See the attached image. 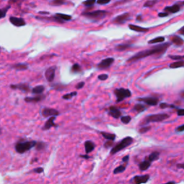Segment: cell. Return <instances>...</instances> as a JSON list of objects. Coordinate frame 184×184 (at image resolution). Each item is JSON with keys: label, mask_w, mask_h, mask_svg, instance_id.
Masks as SVG:
<instances>
[{"label": "cell", "mask_w": 184, "mask_h": 184, "mask_svg": "<svg viewBox=\"0 0 184 184\" xmlns=\"http://www.w3.org/2000/svg\"><path fill=\"white\" fill-rule=\"evenodd\" d=\"M150 130H151V127H150V126H146V127H141L140 130H138V132L140 134H145L148 132V131H150Z\"/></svg>", "instance_id": "38"}, {"label": "cell", "mask_w": 184, "mask_h": 184, "mask_svg": "<svg viewBox=\"0 0 184 184\" xmlns=\"http://www.w3.org/2000/svg\"><path fill=\"white\" fill-rule=\"evenodd\" d=\"M112 145H113V141H108V142H106L104 143V147H107V148L112 147Z\"/></svg>", "instance_id": "47"}, {"label": "cell", "mask_w": 184, "mask_h": 184, "mask_svg": "<svg viewBox=\"0 0 184 184\" xmlns=\"http://www.w3.org/2000/svg\"><path fill=\"white\" fill-rule=\"evenodd\" d=\"M9 22H10L13 25L16 27H22L26 25L25 21L22 18L15 17H9Z\"/></svg>", "instance_id": "13"}, {"label": "cell", "mask_w": 184, "mask_h": 184, "mask_svg": "<svg viewBox=\"0 0 184 184\" xmlns=\"http://www.w3.org/2000/svg\"><path fill=\"white\" fill-rule=\"evenodd\" d=\"M170 45L171 44L170 43H164L160 44L158 45L155 46V47L151 48L150 49L139 51L137 53H136L129 59H127V62L134 63L150 56H157L158 57H160V56H162V55L166 52V51L170 47Z\"/></svg>", "instance_id": "1"}, {"label": "cell", "mask_w": 184, "mask_h": 184, "mask_svg": "<svg viewBox=\"0 0 184 184\" xmlns=\"http://www.w3.org/2000/svg\"><path fill=\"white\" fill-rule=\"evenodd\" d=\"M55 119H56V117H50V118L48 119V120L47 122H45V124L44 125L43 130H49V129H51L52 127H55V126H56V125L54 122Z\"/></svg>", "instance_id": "19"}, {"label": "cell", "mask_w": 184, "mask_h": 184, "mask_svg": "<svg viewBox=\"0 0 184 184\" xmlns=\"http://www.w3.org/2000/svg\"><path fill=\"white\" fill-rule=\"evenodd\" d=\"M95 3H96L95 0H88V1H84V3H83V4H84V5L87 6H92L94 5Z\"/></svg>", "instance_id": "41"}, {"label": "cell", "mask_w": 184, "mask_h": 184, "mask_svg": "<svg viewBox=\"0 0 184 184\" xmlns=\"http://www.w3.org/2000/svg\"><path fill=\"white\" fill-rule=\"evenodd\" d=\"M180 6H179L178 4H175L171 6H166V7L164 8V12H166L168 13V14H169V13L174 14V13H176L180 11Z\"/></svg>", "instance_id": "15"}, {"label": "cell", "mask_w": 184, "mask_h": 184, "mask_svg": "<svg viewBox=\"0 0 184 184\" xmlns=\"http://www.w3.org/2000/svg\"><path fill=\"white\" fill-rule=\"evenodd\" d=\"M81 71V68L79 64L75 63L74 65H73L72 67H71V71L73 73H79Z\"/></svg>", "instance_id": "35"}, {"label": "cell", "mask_w": 184, "mask_h": 184, "mask_svg": "<svg viewBox=\"0 0 184 184\" xmlns=\"http://www.w3.org/2000/svg\"><path fill=\"white\" fill-rule=\"evenodd\" d=\"M12 68L13 69H16V70L18 71H23V70H26L27 69L28 66L27 64L25 63H17L15 65L12 66Z\"/></svg>", "instance_id": "28"}, {"label": "cell", "mask_w": 184, "mask_h": 184, "mask_svg": "<svg viewBox=\"0 0 184 184\" xmlns=\"http://www.w3.org/2000/svg\"><path fill=\"white\" fill-rule=\"evenodd\" d=\"M159 157H160V152L155 151L152 152L151 154L148 156V158H147V160H149L150 162L155 161V160H158Z\"/></svg>", "instance_id": "25"}, {"label": "cell", "mask_w": 184, "mask_h": 184, "mask_svg": "<svg viewBox=\"0 0 184 184\" xmlns=\"http://www.w3.org/2000/svg\"><path fill=\"white\" fill-rule=\"evenodd\" d=\"M85 85V83L84 82H80V83H79V84H77V85H76V88L77 89H82L83 87H84V86Z\"/></svg>", "instance_id": "49"}, {"label": "cell", "mask_w": 184, "mask_h": 184, "mask_svg": "<svg viewBox=\"0 0 184 184\" xmlns=\"http://www.w3.org/2000/svg\"><path fill=\"white\" fill-rule=\"evenodd\" d=\"M177 114L179 117H183L184 116V109H178L177 110Z\"/></svg>", "instance_id": "46"}, {"label": "cell", "mask_w": 184, "mask_h": 184, "mask_svg": "<svg viewBox=\"0 0 184 184\" xmlns=\"http://www.w3.org/2000/svg\"><path fill=\"white\" fill-rule=\"evenodd\" d=\"M169 117H170V115H168V114H165V113L150 114V115H148L147 117H145V118H144L141 125H146L150 123H153V122H162V121L165 120V119H168Z\"/></svg>", "instance_id": "2"}, {"label": "cell", "mask_w": 184, "mask_h": 184, "mask_svg": "<svg viewBox=\"0 0 184 184\" xmlns=\"http://www.w3.org/2000/svg\"><path fill=\"white\" fill-rule=\"evenodd\" d=\"M132 120V117L130 116H123V117H121V121H122V123L127 125L130 122V121Z\"/></svg>", "instance_id": "34"}, {"label": "cell", "mask_w": 184, "mask_h": 184, "mask_svg": "<svg viewBox=\"0 0 184 184\" xmlns=\"http://www.w3.org/2000/svg\"><path fill=\"white\" fill-rule=\"evenodd\" d=\"M164 184H175V181H168V182H167V183H165Z\"/></svg>", "instance_id": "57"}, {"label": "cell", "mask_w": 184, "mask_h": 184, "mask_svg": "<svg viewBox=\"0 0 184 184\" xmlns=\"http://www.w3.org/2000/svg\"><path fill=\"white\" fill-rule=\"evenodd\" d=\"M100 134L102 135L106 140H108L109 141H114L116 138V135L112 133H109V132H101Z\"/></svg>", "instance_id": "23"}, {"label": "cell", "mask_w": 184, "mask_h": 184, "mask_svg": "<svg viewBox=\"0 0 184 184\" xmlns=\"http://www.w3.org/2000/svg\"><path fill=\"white\" fill-rule=\"evenodd\" d=\"M80 157H83V158H85V159L90 158V156H89V155H81Z\"/></svg>", "instance_id": "55"}, {"label": "cell", "mask_w": 184, "mask_h": 184, "mask_svg": "<svg viewBox=\"0 0 184 184\" xmlns=\"http://www.w3.org/2000/svg\"><path fill=\"white\" fill-rule=\"evenodd\" d=\"M176 167L178 168H181V169H184V162L183 163H178L176 165Z\"/></svg>", "instance_id": "53"}, {"label": "cell", "mask_w": 184, "mask_h": 184, "mask_svg": "<svg viewBox=\"0 0 184 184\" xmlns=\"http://www.w3.org/2000/svg\"><path fill=\"white\" fill-rule=\"evenodd\" d=\"M149 179H150V175L148 174L142 175H136L133 178V181L135 184H144L146 183Z\"/></svg>", "instance_id": "12"}, {"label": "cell", "mask_w": 184, "mask_h": 184, "mask_svg": "<svg viewBox=\"0 0 184 184\" xmlns=\"http://www.w3.org/2000/svg\"><path fill=\"white\" fill-rule=\"evenodd\" d=\"M108 11L105 10H96L93 12H84L82 13V15L85 16L89 19L94 21H98L101 19H103L108 14Z\"/></svg>", "instance_id": "5"}, {"label": "cell", "mask_w": 184, "mask_h": 184, "mask_svg": "<svg viewBox=\"0 0 184 184\" xmlns=\"http://www.w3.org/2000/svg\"><path fill=\"white\" fill-rule=\"evenodd\" d=\"M56 17L58 18L59 19L62 20L63 22H65V21H69L71 19V16L69 15V14H61V13H57L56 14Z\"/></svg>", "instance_id": "24"}, {"label": "cell", "mask_w": 184, "mask_h": 184, "mask_svg": "<svg viewBox=\"0 0 184 184\" xmlns=\"http://www.w3.org/2000/svg\"><path fill=\"white\" fill-rule=\"evenodd\" d=\"M150 166H151V162L149 160H145L139 164V169L141 171H145V170H147Z\"/></svg>", "instance_id": "20"}, {"label": "cell", "mask_w": 184, "mask_h": 184, "mask_svg": "<svg viewBox=\"0 0 184 184\" xmlns=\"http://www.w3.org/2000/svg\"><path fill=\"white\" fill-rule=\"evenodd\" d=\"M35 147L37 150H43L45 147V143H44V142H37V144H36V145H35Z\"/></svg>", "instance_id": "40"}, {"label": "cell", "mask_w": 184, "mask_h": 184, "mask_svg": "<svg viewBox=\"0 0 184 184\" xmlns=\"http://www.w3.org/2000/svg\"><path fill=\"white\" fill-rule=\"evenodd\" d=\"M140 19H142V16H141V15H138V16H137V20H140Z\"/></svg>", "instance_id": "58"}, {"label": "cell", "mask_w": 184, "mask_h": 184, "mask_svg": "<svg viewBox=\"0 0 184 184\" xmlns=\"http://www.w3.org/2000/svg\"><path fill=\"white\" fill-rule=\"evenodd\" d=\"M108 114L114 119H119L121 117V115H122L121 111L117 107H114V106L109 107Z\"/></svg>", "instance_id": "14"}, {"label": "cell", "mask_w": 184, "mask_h": 184, "mask_svg": "<svg viewBox=\"0 0 184 184\" xmlns=\"http://www.w3.org/2000/svg\"><path fill=\"white\" fill-rule=\"evenodd\" d=\"M65 1H62V0H55L52 2L53 4H55V5H61V4H65Z\"/></svg>", "instance_id": "45"}, {"label": "cell", "mask_w": 184, "mask_h": 184, "mask_svg": "<svg viewBox=\"0 0 184 184\" xmlns=\"http://www.w3.org/2000/svg\"><path fill=\"white\" fill-rule=\"evenodd\" d=\"M132 142H133V138L132 137H126L123 140H121L118 144H117L115 146L112 147L110 154L111 155H114V154L117 153L118 152L132 145Z\"/></svg>", "instance_id": "3"}, {"label": "cell", "mask_w": 184, "mask_h": 184, "mask_svg": "<svg viewBox=\"0 0 184 184\" xmlns=\"http://www.w3.org/2000/svg\"><path fill=\"white\" fill-rule=\"evenodd\" d=\"M168 13L166 12H160L158 13V17H167L168 16Z\"/></svg>", "instance_id": "51"}, {"label": "cell", "mask_w": 184, "mask_h": 184, "mask_svg": "<svg viewBox=\"0 0 184 184\" xmlns=\"http://www.w3.org/2000/svg\"><path fill=\"white\" fill-rule=\"evenodd\" d=\"M59 112L55 109L44 108L42 111V114L44 117H56L59 115Z\"/></svg>", "instance_id": "11"}, {"label": "cell", "mask_w": 184, "mask_h": 184, "mask_svg": "<svg viewBox=\"0 0 184 184\" xmlns=\"http://www.w3.org/2000/svg\"><path fill=\"white\" fill-rule=\"evenodd\" d=\"M125 169H126V165H121L114 169L113 173L114 174H119L121 173H123V172L125 170Z\"/></svg>", "instance_id": "32"}, {"label": "cell", "mask_w": 184, "mask_h": 184, "mask_svg": "<svg viewBox=\"0 0 184 184\" xmlns=\"http://www.w3.org/2000/svg\"><path fill=\"white\" fill-rule=\"evenodd\" d=\"M137 101L139 102H142L147 105L149 106H156L157 105L159 102V99L157 97H142V98H137Z\"/></svg>", "instance_id": "7"}, {"label": "cell", "mask_w": 184, "mask_h": 184, "mask_svg": "<svg viewBox=\"0 0 184 184\" xmlns=\"http://www.w3.org/2000/svg\"><path fill=\"white\" fill-rule=\"evenodd\" d=\"M84 147H85V151L86 153L89 154L92 152L93 150L95 148V144L90 140L86 141L84 143Z\"/></svg>", "instance_id": "18"}, {"label": "cell", "mask_w": 184, "mask_h": 184, "mask_svg": "<svg viewBox=\"0 0 184 184\" xmlns=\"http://www.w3.org/2000/svg\"><path fill=\"white\" fill-rule=\"evenodd\" d=\"M77 95V92H71L70 93V94H65V95L63 96V99H66V100H68V99H72L73 97H75V96Z\"/></svg>", "instance_id": "36"}, {"label": "cell", "mask_w": 184, "mask_h": 184, "mask_svg": "<svg viewBox=\"0 0 184 184\" xmlns=\"http://www.w3.org/2000/svg\"><path fill=\"white\" fill-rule=\"evenodd\" d=\"M114 62V58H107L102 60V61L97 65V68L99 70H104V69L110 67V66L113 64Z\"/></svg>", "instance_id": "8"}, {"label": "cell", "mask_w": 184, "mask_h": 184, "mask_svg": "<svg viewBox=\"0 0 184 184\" xmlns=\"http://www.w3.org/2000/svg\"><path fill=\"white\" fill-rule=\"evenodd\" d=\"M180 3H181V4H183V5H184V1H182V2H180Z\"/></svg>", "instance_id": "60"}, {"label": "cell", "mask_w": 184, "mask_h": 184, "mask_svg": "<svg viewBox=\"0 0 184 184\" xmlns=\"http://www.w3.org/2000/svg\"><path fill=\"white\" fill-rule=\"evenodd\" d=\"M157 0H149V1H147L144 4L143 6L144 7H152L155 5V4H157Z\"/></svg>", "instance_id": "33"}, {"label": "cell", "mask_w": 184, "mask_h": 184, "mask_svg": "<svg viewBox=\"0 0 184 184\" xmlns=\"http://www.w3.org/2000/svg\"><path fill=\"white\" fill-rule=\"evenodd\" d=\"M160 107L161 109H165V108H167V107L175 108V106L173 105V104H168L167 103H161V104H160Z\"/></svg>", "instance_id": "42"}, {"label": "cell", "mask_w": 184, "mask_h": 184, "mask_svg": "<svg viewBox=\"0 0 184 184\" xmlns=\"http://www.w3.org/2000/svg\"><path fill=\"white\" fill-rule=\"evenodd\" d=\"M56 67H55V66L50 67L46 70L45 75L46 79H47L48 82H52L54 80L55 76H56Z\"/></svg>", "instance_id": "10"}, {"label": "cell", "mask_w": 184, "mask_h": 184, "mask_svg": "<svg viewBox=\"0 0 184 184\" xmlns=\"http://www.w3.org/2000/svg\"><path fill=\"white\" fill-rule=\"evenodd\" d=\"M131 45L130 44H128V43H123V44H119V45H117V46H116L115 48V50L116 51H125V50L130 48H131Z\"/></svg>", "instance_id": "27"}, {"label": "cell", "mask_w": 184, "mask_h": 184, "mask_svg": "<svg viewBox=\"0 0 184 184\" xmlns=\"http://www.w3.org/2000/svg\"><path fill=\"white\" fill-rule=\"evenodd\" d=\"M40 14H49V12H40Z\"/></svg>", "instance_id": "59"}, {"label": "cell", "mask_w": 184, "mask_h": 184, "mask_svg": "<svg viewBox=\"0 0 184 184\" xmlns=\"http://www.w3.org/2000/svg\"><path fill=\"white\" fill-rule=\"evenodd\" d=\"M10 87L11 89H19V90L25 92H29L30 90V87L26 84H15V85H11Z\"/></svg>", "instance_id": "17"}, {"label": "cell", "mask_w": 184, "mask_h": 184, "mask_svg": "<svg viewBox=\"0 0 184 184\" xmlns=\"http://www.w3.org/2000/svg\"><path fill=\"white\" fill-rule=\"evenodd\" d=\"M45 97V96H37V97H26L25 98V101L26 102H28V103H32V102H38L40 101H41L42 99H43Z\"/></svg>", "instance_id": "21"}, {"label": "cell", "mask_w": 184, "mask_h": 184, "mask_svg": "<svg viewBox=\"0 0 184 184\" xmlns=\"http://www.w3.org/2000/svg\"><path fill=\"white\" fill-rule=\"evenodd\" d=\"M133 109L135 112H137V113H141V112H143L144 111H145L146 107H145V106L143 105V104H137L133 107Z\"/></svg>", "instance_id": "29"}, {"label": "cell", "mask_w": 184, "mask_h": 184, "mask_svg": "<svg viewBox=\"0 0 184 184\" xmlns=\"http://www.w3.org/2000/svg\"><path fill=\"white\" fill-rule=\"evenodd\" d=\"M178 32L180 33V34H181V35H184V26H183V27H182L181 28H180V30H179Z\"/></svg>", "instance_id": "54"}, {"label": "cell", "mask_w": 184, "mask_h": 184, "mask_svg": "<svg viewBox=\"0 0 184 184\" xmlns=\"http://www.w3.org/2000/svg\"><path fill=\"white\" fill-rule=\"evenodd\" d=\"M128 27L130 28L131 30L135 31V32H147L149 31L148 28L142 27H140V26L135 25H132V24L129 25Z\"/></svg>", "instance_id": "16"}, {"label": "cell", "mask_w": 184, "mask_h": 184, "mask_svg": "<svg viewBox=\"0 0 184 184\" xmlns=\"http://www.w3.org/2000/svg\"><path fill=\"white\" fill-rule=\"evenodd\" d=\"M179 96H180V97L181 98V99H184V90L182 91V92H180Z\"/></svg>", "instance_id": "56"}, {"label": "cell", "mask_w": 184, "mask_h": 184, "mask_svg": "<svg viewBox=\"0 0 184 184\" xmlns=\"http://www.w3.org/2000/svg\"><path fill=\"white\" fill-rule=\"evenodd\" d=\"M175 131H176V132H184V125L178 126V127L176 128V130H175Z\"/></svg>", "instance_id": "48"}, {"label": "cell", "mask_w": 184, "mask_h": 184, "mask_svg": "<svg viewBox=\"0 0 184 184\" xmlns=\"http://www.w3.org/2000/svg\"><path fill=\"white\" fill-rule=\"evenodd\" d=\"M110 0H99L97 1L98 4H101V5H104V4H107L109 3H110Z\"/></svg>", "instance_id": "44"}, {"label": "cell", "mask_w": 184, "mask_h": 184, "mask_svg": "<svg viewBox=\"0 0 184 184\" xmlns=\"http://www.w3.org/2000/svg\"><path fill=\"white\" fill-rule=\"evenodd\" d=\"M168 57L172 60H175V61H182L184 59V56H175V55H169Z\"/></svg>", "instance_id": "39"}, {"label": "cell", "mask_w": 184, "mask_h": 184, "mask_svg": "<svg viewBox=\"0 0 184 184\" xmlns=\"http://www.w3.org/2000/svg\"><path fill=\"white\" fill-rule=\"evenodd\" d=\"M114 92V94H115L116 97H117V103L122 102L124 99L130 97L131 96H132L131 91L129 90V89H124V88L116 89Z\"/></svg>", "instance_id": "6"}, {"label": "cell", "mask_w": 184, "mask_h": 184, "mask_svg": "<svg viewBox=\"0 0 184 184\" xmlns=\"http://www.w3.org/2000/svg\"><path fill=\"white\" fill-rule=\"evenodd\" d=\"M109 76L107 74H100L98 76V79H99L100 81H105L108 79Z\"/></svg>", "instance_id": "43"}, {"label": "cell", "mask_w": 184, "mask_h": 184, "mask_svg": "<svg viewBox=\"0 0 184 184\" xmlns=\"http://www.w3.org/2000/svg\"><path fill=\"white\" fill-rule=\"evenodd\" d=\"M169 67L170 69H178V68L184 67V61L182 60V61H175V62L172 63H170L169 65Z\"/></svg>", "instance_id": "26"}, {"label": "cell", "mask_w": 184, "mask_h": 184, "mask_svg": "<svg viewBox=\"0 0 184 184\" xmlns=\"http://www.w3.org/2000/svg\"><path fill=\"white\" fill-rule=\"evenodd\" d=\"M44 90H45V87H43V86L40 85V86H37V87H35V88H33L32 92L35 94H41L43 92H44Z\"/></svg>", "instance_id": "30"}, {"label": "cell", "mask_w": 184, "mask_h": 184, "mask_svg": "<svg viewBox=\"0 0 184 184\" xmlns=\"http://www.w3.org/2000/svg\"><path fill=\"white\" fill-rule=\"evenodd\" d=\"M37 144L35 141H22L19 142L15 145V150L18 153H25V152L28 151L33 147H35Z\"/></svg>", "instance_id": "4"}, {"label": "cell", "mask_w": 184, "mask_h": 184, "mask_svg": "<svg viewBox=\"0 0 184 184\" xmlns=\"http://www.w3.org/2000/svg\"><path fill=\"white\" fill-rule=\"evenodd\" d=\"M10 8V6H7L4 9H0V19H2L6 16V12Z\"/></svg>", "instance_id": "37"}, {"label": "cell", "mask_w": 184, "mask_h": 184, "mask_svg": "<svg viewBox=\"0 0 184 184\" xmlns=\"http://www.w3.org/2000/svg\"><path fill=\"white\" fill-rule=\"evenodd\" d=\"M130 13L126 12L124 13V14H120V15L117 16L116 17H114V19L112 20V22L114 24H119V25H122L124 24L126 21H127L130 18Z\"/></svg>", "instance_id": "9"}, {"label": "cell", "mask_w": 184, "mask_h": 184, "mask_svg": "<svg viewBox=\"0 0 184 184\" xmlns=\"http://www.w3.org/2000/svg\"><path fill=\"white\" fill-rule=\"evenodd\" d=\"M129 159H130V156H129V155H126V156H125L122 158V161L124 162H127L129 161Z\"/></svg>", "instance_id": "52"}, {"label": "cell", "mask_w": 184, "mask_h": 184, "mask_svg": "<svg viewBox=\"0 0 184 184\" xmlns=\"http://www.w3.org/2000/svg\"><path fill=\"white\" fill-rule=\"evenodd\" d=\"M33 171L35 172V173H43V168H38L34 169V170H33Z\"/></svg>", "instance_id": "50"}, {"label": "cell", "mask_w": 184, "mask_h": 184, "mask_svg": "<svg viewBox=\"0 0 184 184\" xmlns=\"http://www.w3.org/2000/svg\"><path fill=\"white\" fill-rule=\"evenodd\" d=\"M171 42L176 45H182L184 44V40L178 35H173L171 38Z\"/></svg>", "instance_id": "22"}, {"label": "cell", "mask_w": 184, "mask_h": 184, "mask_svg": "<svg viewBox=\"0 0 184 184\" xmlns=\"http://www.w3.org/2000/svg\"><path fill=\"white\" fill-rule=\"evenodd\" d=\"M165 40V38L164 37H157L154 38V39L150 40L148 41V43L149 44H155L157 43H162L164 42Z\"/></svg>", "instance_id": "31"}]
</instances>
